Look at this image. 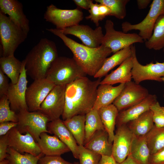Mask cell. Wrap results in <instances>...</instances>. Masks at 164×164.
Instances as JSON below:
<instances>
[{"instance_id": "obj_11", "label": "cell", "mask_w": 164, "mask_h": 164, "mask_svg": "<svg viewBox=\"0 0 164 164\" xmlns=\"http://www.w3.org/2000/svg\"><path fill=\"white\" fill-rule=\"evenodd\" d=\"M66 85H55L41 104L39 111L50 121L60 118L63 113Z\"/></svg>"}, {"instance_id": "obj_51", "label": "cell", "mask_w": 164, "mask_h": 164, "mask_svg": "<svg viewBox=\"0 0 164 164\" xmlns=\"http://www.w3.org/2000/svg\"><path fill=\"white\" fill-rule=\"evenodd\" d=\"M74 164H79V163L78 162H75L74 163Z\"/></svg>"}, {"instance_id": "obj_15", "label": "cell", "mask_w": 164, "mask_h": 164, "mask_svg": "<svg viewBox=\"0 0 164 164\" xmlns=\"http://www.w3.org/2000/svg\"><path fill=\"white\" fill-rule=\"evenodd\" d=\"M59 30L66 35L70 34L77 37L84 45L94 48L101 45L104 35L100 26L93 29L88 25L78 24Z\"/></svg>"}, {"instance_id": "obj_22", "label": "cell", "mask_w": 164, "mask_h": 164, "mask_svg": "<svg viewBox=\"0 0 164 164\" xmlns=\"http://www.w3.org/2000/svg\"><path fill=\"white\" fill-rule=\"evenodd\" d=\"M125 84H120L115 87L108 84H100L97 88L96 99L93 109L98 110L113 104L123 90Z\"/></svg>"}, {"instance_id": "obj_50", "label": "cell", "mask_w": 164, "mask_h": 164, "mask_svg": "<svg viewBox=\"0 0 164 164\" xmlns=\"http://www.w3.org/2000/svg\"><path fill=\"white\" fill-rule=\"evenodd\" d=\"M9 160L7 159H4L0 161V164H9Z\"/></svg>"}, {"instance_id": "obj_44", "label": "cell", "mask_w": 164, "mask_h": 164, "mask_svg": "<svg viewBox=\"0 0 164 164\" xmlns=\"http://www.w3.org/2000/svg\"><path fill=\"white\" fill-rule=\"evenodd\" d=\"M18 122L7 121L0 123V136L4 135L12 128L16 127Z\"/></svg>"}, {"instance_id": "obj_14", "label": "cell", "mask_w": 164, "mask_h": 164, "mask_svg": "<svg viewBox=\"0 0 164 164\" xmlns=\"http://www.w3.org/2000/svg\"><path fill=\"white\" fill-rule=\"evenodd\" d=\"M22 62V68L19 80L15 84L11 82L9 83L6 94L11 110L17 114L22 110H28L25 98L28 81L24 60Z\"/></svg>"}, {"instance_id": "obj_5", "label": "cell", "mask_w": 164, "mask_h": 164, "mask_svg": "<svg viewBox=\"0 0 164 164\" xmlns=\"http://www.w3.org/2000/svg\"><path fill=\"white\" fill-rule=\"evenodd\" d=\"M28 34L15 25L8 16L0 11V39L3 57L14 56L18 46L26 39Z\"/></svg>"}, {"instance_id": "obj_10", "label": "cell", "mask_w": 164, "mask_h": 164, "mask_svg": "<svg viewBox=\"0 0 164 164\" xmlns=\"http://www.w3.org/2000/svg\"><path fill=\"white\" fill-rule=\"evenodd\" d=\"M132 51L133 67L132 70V79L137 84L143 81L149 80L164 83V61L160 63L153 62L144 65L138 60L135 47L131 46Z\"/></svg>"}, {"instance_id": "obj_27", "label": "cell", "mask_w": 164, "mask_h": 164, "mask_svg": "<svg viewBox=\"0 0 164 164\" xmlns=\"http://www.w3.org/2000/svg\"><path fill=\"white\" fill-rule=\"evenodd\" d=\"M127 124L128 127L135 136L145 135L154 125L152 112L150 110L147 111Z\"/></svg>"}, {"instance_id": "obj_19", "label": "cell", "mask_w": 164, "mask_h": 164, "mask_svg": "<svg viewBox=\"0 0 164 164\" xmlns=\"http://www.w3.org/2000/svg\"><path fill=\"white\" fill-rule=\"evenodd\" d=\"M47 128L49 133L59 138L69 148L74 157L78 159V145L63 121L59 118L50 121L47 123Z\"/></svg>"}, {"instance_id": "obj_1", "label": "cell", "mask_w": 164, "mask_h": 164, "mask_svg": "<svg viewBox=\"0 0 164 164\" xmlns=\"http://www.w3.org/2000/svg\"><path fill=\"white\" fill-rule=\"evenodd\" d=\"M100 78L92 81L87 77L78 78L66 85L63 120L78 115H86L93 108Z\"/></svg>"}, {"instance_id": "obj_49", "label": "cell", "mask_w": 164, "mask_h": 164, "mask_svg": "<svg viewBox=\"0 0 164 164\" xmlns=\"http://www.w3.org/2000/svg\"><path fill=\"white\" fill-rule=\"evenodd\" d=\"M117 164H138L133 159L130 154L126 159L123 162L118 163L117 162Z\"/></svg>"}, {"instance_id": "obj_39", "label": "cell", "mask_w": 164, "mask_h": 164, "mask_svg": "<svg viewBox=\"0 0 164 164\" xmlns=\"http://www.w3.org/2000/svg\"><path fill=\"white\" fill-rule=\"evenodd\" d=\"M90 9L88 10L90 15L85 18L92 21L97 27L99 26V22L102 20L99 11V3H94L93 0H90Z\"/></svg>"}, {"instance_id": "obj_30", "label": "cell", "mask_w": 164, "mask_h": 164, "mask_svg": "<svg viewBox=\"0 0 164 164\" xmlns=\"http://www.w3.org/2000/svg\"><path fill=\"white\" fill-rule=\"evenodd\" d=\"M86 115H78L63 120L70 132L78 145H84L85 140Z\"/></svg>"}, {"instance_id": "obj_21", "label": "cell", "mask_w": 164, "mask_h": 164, "mask_svg": "<svg viewBox=\"0 0 164 164\" xmlns=\"http://www.w3.org/2000/svg\"><path fill=\"white\" fill-rule=\"evenodd\" d=\"M48 133H41L37 142L38 145L44 155H61L70 151L68 147L55 135Z\"/></svg>"}, {"instance_id": "obj_2", "label": "cell", "mask_w": 164, "mask_h": 164, "mask_svg": "<svg viewBox=\"0 0 164 164\" xmlns=\"http://www.w3.org/2000/svg\"><path fill=\"white\" fill-rule=\"evenodd\" d=\"M46 29L62 40L72 53L73 58L86 75L94 77L112 53L110 48L102 44L97 48L90 47L68 37L56 28Z\"/></svg>"}, {"instance_id": "obj_46", "label": "cell", "mask_w": 164, "mask_h": 164, "mask_svg": "<svg viewBox=\"0 0 164 164\" xmlns=\"http://www.w3.org/2000/svg\"><path fill=\"white\" fill-rule=\"evenodd\" d=\"M98 164H117L112 155L111 156L101 155Z\"/></svg>"}, {"instance_id": "obj_35", "label": "cell", "mask_w": 164, "mask_h": 164, "mask_svg": "<svg viewBox=\"0 0 164 164\" xmlns=\"http://www.w3.org/2000/svg\"><path fill=\"white\" fill-rule=\"evenodd\" d=\"M96 2L107 6L111 11L110 16L120 19H124L126 15V5L129 0H95Z\"/></svg>"}, {"instance_id": "obj_36", "label": "cell", "mask_w": 164, "mask_h": 164, "mask_svg": "<svg viewBox=\"0 0 164 164\" xmlns=\"http://www.w3.org/2000/svg\"><path fill=\"white\" fill-rule=\"evenodd\" d=\"M17 114L12 111L7 96L4 95L0 98V123L12 121L18 122Z\"/></svg>"}, {"instance_id": "obj_45", "label": "cell", "mask_w": 164, "mask_h": 164, "mask_svg": "<svg viewBox=\"0 0 164 164\" xmlns=\"http://www.w3.org/2000/svg\"><path fill=\"white\" fill-rule=\"evenodd\" d=\"M99 9L100 15L102 20L106 16H110V10L106 5L99 3Z\"/></svg>"}, {"instance_id": "obj_37", "label": "cell", "mask_w": 164, "mask_h": 164, "mask_svg": "<svg viewBox=\"0 0 164 164\" xmlns=\"http://www.w3.org/2000/svg\"><path fill=\"white\" fill-rule=\"evenodd\" d=\"M79 164H98L101 155L86 148L84 145H78Z\"/></svg>"}, {"instance_id": "obj_48", "label": "cell", "mask_w": 164, "mask_h": 164, "mask_svg": "<svg viewBox=\"0 0 164 164\" xmlns=\"http://www.w3.org/2000/svg\"><path fill=\"white\" fill-rule=\"evenodd\" d=\"M151 1V0H137V2L138 8L140 9L146 8Z\"/></svg>"}, {"instance_id": "obj_20", "label": "cell", "mask_w": 164, "mask_h": 164, "mask_svg": "<svg viewBox=\"0 0 164 164\" xmlns=\"http://www.w3.org/2000/svg\"><path fill=\"white\" fill-rule=\"evenodd\" d=\"M157 101L156 95L149 94L140 103L125 110L119 111L116 119V124L118 126L126 125L144 112L150 110L151 106Z\"/></svg>"}, {"instance_id": "obj_28", "label": "cell", "mask_w": 164, "mask_h": 164, "mask_svg": "<svg viewBox=\"0 0 164 164\" xmlns=\"http://www.w3.org/2000/svg\"><path fill=\"white\" fill-rule=\"evenodd\" d=\"M132 54L131 46L125 48L114 53L111 56L106 58L102 67L94 77L101 78L106 76L110 70L116 66L120 65L126 59L131 56Z\"/></svg>"}, {"instance_id": "obj_12", "label": "cell", "mask_w": 164, "mask_h": 164, "mask_svg": "<svg viewBox=\"0 0 164 164\" xmlns=\"http://www.w3.org/2000/svg\"><path fill=\"white\" fill-rule=\"evenodd\" d=\"M149 94L148 90L134 81L125 84L123 90L113 103L121 111L142 101Z\"/></svg>"}, {"instance_id": "obj_31", "label": "cell", "mask_w": 164, "mask_h": 164, "mask_svg": "<svg viewBox=\"0 0 164 164\" xmlns=\"http://www.w3.org/2000/svg\"><path fill=\"white\" fill-rule=\"evenodd\" d=\"M145 45L149 49L159 50L164 48V14L158 18L152 36L145 41Z\"/></svg>"}, {"instance_id": "obj_42", "label": "cell", "mask_w": 164, "mask_h": 164, "mask_svg": "<svg viewBox=\"0 0 164 164\" xmlns=\"http://www.w3.org/2000/svg\"><path fill=\"white\" fill-rule=\"evenodd\" d=\"M8 147L6 135L0 136V161L6 159L8 156L7 149Z\"/></svg>"}, {"instance_id": "obj_8", "label": "cell", "mask_w": 164, "mask_h": 164, "mask_svg": "<svg viewBox=\"0 0 164 164\" xmlns=\"http://www.w3.org/2000/svg\"><path fill=\"white\" fill-rule=\"evenodd\" d=\"M104 28L105 33L101 44L110 48L114 53L134 43L144 42L138 34L116 30L114 28V23L111 20L106 21Z\"/></svg>"}, {"instance_id": "obj_4", "label": "cell", "mask_w": 164, "mask_h": 164, "mask_svg": "<svg viewBox=\"0 0 164 164\" xmlns=\"http://www.w3.org/2000/svg\"><path fill=\"white\" fill-rule=\"evenodd\" d=\"M86 75L73 58L58 56L52 64L46 78L55 85H67Z\"/></svg>"}, {"instance_id": "obj_17", "label": "cell", "mask_w": 164, "mask_h": 164, "mask_svg": "<svg viewBox=\"0 0 164 164\" xmlns=\"http://www.w3.org/2000/svg\"><path fill=\"white\" fill-rule=\"evenodd\" d=\"M9 147L22 154L29 153L37 156L42 153L32 136L29 133L21 134L16 127L9 130L6 134Z\"/></svg>"}, {"instance_id": "obj_47", "label": "cell", "mask_w": 164, "mask_h": 164, "mask_svg": "<svg viewBox=\"0 0 164 164\" xmlns=\"http://www.w3.org/2000/svg\"><path fill=\"white\" fill-rule=\"evenodd\" d=\"M90 0H73L74 3L78 6L83 9L89 10Z\"/></svg>"}, {"instance_id": "obj_41", "label": "cell", "mask_w": 164, "mask_h": 164, "mask_svg": "<svg viewBox=\"0 0 164 164\" xmlns=\"http://www.w3.org/2000/svg\"><path fill=\"white\" fill-rule=\"evenodd\" d=\"M9 85L7 77L0 69V97L6 95Z\"/></svg>"}, {"instance_id": "obj_9", "label": "cell", "mask_w": 164, "mask_h": 164, "mask_svg": "<svg viewBox=\"0 0 164 164\" xmlns=\"http://www.w3.org/2000/svg\"><path fill=\"white\" fill-rule=\"evenodd\" d=\"M44 18L59 30L79 24L83 18V13L78 8L73 9H63L51 4L47 7Z\"/></svg>"}, {"instance_id": "obj_25", "label": "cell", "mask_w": 164, "mask_h": 164, "mask_svg": "<svg viewBox=\"0 0 164 164\" xmlns=\"http://www.w3.org/2000/svg\"><path fill=\"white\" fill-rule=\"evenodd\" d=\"M98 111L104 129L108 134L109 142L112 144L116 119L119 111L113 104L101 108Z\"/></svg>"}, {"instance_id": "obj_29", "label": "cell", "mask_w": 164, "mask_h": 164, "mask_svg": "<svg viewBox=\"0 0 164 164\" xmlns=\"http://www.w3.org/2000/svg\"><path fill=\"white\" fill-rule=\"evenodd\" d=\"M0 69L5 74L13 84L19 80L22 66V62L14 56L8 57L1 56L0 58Z\"/></svg>"}, {"instance_id": "obj_6", "label": "cell", "mask_w": 164, "mask_h": 164, "mask_svg": "<svg viewBox=\"0 0 164 164\" xmlns=\"http://www.w3.org/2000/svg\"><path fill=\"white\" fill-rule=\"evenodd\" d=\"M17 115L18 120L16 128L21 134L29 133L37 142L41 133H49L47 125L50 121L40 111H29L24 109L20 110Z\"/></svg>"}, {"instance_id": "obj_18", "label": "cell", "mask_w": 164, "mask_h": 164, "mask_svg": "<svg viewBox=\"0 0 164 164\" xmlns=\"http://www.w3.org/2000/svg\"><path fill=\"white\" fill-rule=\"evenodd\" d=\"M0 11L7 15L16 26L28 34L29 21L24 14L22 4L17 0H0Z\"/></svg>"}, {"instance_id": "obj_13", "label": "cell", "mask_w": 164, "mask_h": 164, "mask_svg": "<svg viewBox=\"0 0 164 164\" xmlns=\"http://www.w3.org/2000/svg\"><path fill=\"white\" fill-rule=\"evenodd\" d=\"M55 86L46 78L34 80L27 87L26 93L28 111H39L41 104Z\"/></svg>"}, {"instance_id": "obj_32", "label": "cell", "mask_w": 164, "mask_h": 164, "mask_svg": "<svg viewBox=\"0 0 164 164\" xmlns=\"http://www.w3.org/2000/svg\"><path fill=\"white\" fill-rule=\"evenodd\" d=\"M104 129L98 110L92 109L86 115L84 145L96 132Z\"/></svg>"}, {"instance_id": "obj_38", "label": "cell", "mask_w": 164, "mask_h": 164, "mask_svg": "<svg viewBox=\"0 0 164 164\" xmlns=\"http://www.w3.org/2000/svg\"><path fill=\"white\" fill-rule=\"evenodd\" d=\"M150 110L152 113L154 125L157 127H164V107L161 106L157 101L152 105Z\"/></svg>"}, {"instance_id": "obj_40", "label": "cell", "mask_w": 164, "mask_h": 164, "mask_svg": "<svg viewBox=\"0 0 164 164\" xmlns=\"http://www.w3.org/2000/svg\"><path fill=\"white\" fill-rule=\"evenodd\" d=\"M37 164H74L63 159L60 155H44L40 158Z\"/></svg>"}, {"instance_id": "obj_16", "label": "cell", "mask_w": 164, "mask_h": 164, "mask_svg": "<svg viewBox=\"0 0 164 164\" xmlns=\"http://www.w3.org/2000/svg\"><path fill=\"white\" fill-rule=\"evenodd\" d=\"M135 135L126 125L118 126L112 143V155L116 162L124 161L130 154Z\"/></svg>"}, {"instance_id": "obj_52", "label": "cell", "mask_w": 164, "mask_h": 164, "mask_svg": "<svg viewBox=\"0 0 164 164\" xmlns=\"http://www.w3.org/2000/svg\"><path fill=\"white\" fill-rule=\"evenodd\" d=\"M163 51H164V48L163 49Z\"/></svg>"}, {"instance_id": "obj_34", "label": "cell", "mask_w": 164, "mask_h": 164, "mask_svg": "<svg viewBox=\"0 0 164 164\" xmlns=\"http://www.w3.org/2000/svg\"><path fill=\"white\" fill-rule=\"evenodd\" d=\"M7 153L6 159L9 160V164H37L40 158L44 155L42 152L37 156L26 153L22 154L10 147L8 148Z\"/></svg>"}, {"instance_id": "obj_33", "label": "cell", "mask_w": 164, "mask_h": 164, "mask_svg": "<svg viewBox=\"0 0 164 164\" xmlns=\"http://www.w3.org/2000/svg\"><path fill=\"white\" fill-rule=\"evenodd\" d=\"M145 136L151 155L164 148V127L159 128L154 125Z\"/></svg>"}, {"instance_id": "obj_43", "label": "cell", "mask_w": 164, "mask_h": 164, "mask_svg": "<svg viewBox=\"0 0 164 164\" xmlns=\"http://www.w3.org/2000/svg\"><path fill=\"white\" fill-rule=\"evenodd\" d=\"M150 164H164V148L151 155Z\"/></svg>"}, {"instance_id": "obj_23", "label": "cell", "mask_w": 164, "mask_h": 164, "mask_svg": "<svg viewBox=\"0 0 164 164\" xmlns=\"http://www.w3.org/2000/svg\"><path fill=\"white\" fill-rule=\"evenodd\" d=\"M132 67V55L121 63L117 69L106 75L101 81L100 84H108L112 85L118 83L126 84L131 81Z\"/></svg>"}, {"instance_id": "obj_26", "label": "cell", "mask_w": 164, "mask_h": 164, "mask_svg": "<svg viewBox=\"0 0 164 164\" xmlns=\"http://www.w3.org/2000/svg\"><path fill=\"white\" fill-rule=\"evenodd\" d=\"M130 154L138 164H150L151 155L147 145L145 135H135Z\"/></svg>"}, {"instance_id": "obj_53", "label": "cell", "mask_w": 164, "mask_h": 164, "mask_svg": "<svg viewBox=\"0 0 164 164\" xmlns=\"http://www.w3.org/2000/svg\"><path fill=\"white\" fill-rule=\"evenodd\" d=\"M163 96H164V94H163Z\"/></svg>"}, {"instance_id": "obj_24", "label": "cell", "mask_w": 164, "mask_h": 164, "mask_svg": "<svg viewBox=\"0 0 164 164\" xmlns=\"http://www.w3.org/2000/svg\"><path fill=\"white\" fill-rule=\"evenodd\" d=\"M84 146L101 155H112V144L109 142L108 135L105 129L96 132Z\"/></svg>"}, {"instance_id": "obj_7", "label": "cell", "mask_w": 164, "mask_h": 164, "mask_svg": "<svg viewBox=\"0 0 164 164\" xmlns=\"http://www.w3.org/2000/svg\"><path fill=\"white\" fill-rule=\"evenodd\" d=\"M164 14V0H153L145 18L138 23L132 24L125 21L121 25L123 32L127 33L133 30L139 31V35L145 41L152 36L156 22L161 15Z\"/></svg>"}, {"instance_id": "obj_3", "label": "cell", "mask_w": 164, "mask_h": 164, "mask_svg": "<svg viewBox=\"0 0 164 164\" xmlns=\"http://www.w3.org/2000/svg\"><path fill=\"white\" fill-rule=\"evenodd\" d=\"M58 56L55 43L41 39L24 60L27 75L34 80L46 78L52 64Z\"/></svg>"}]
</instances>
